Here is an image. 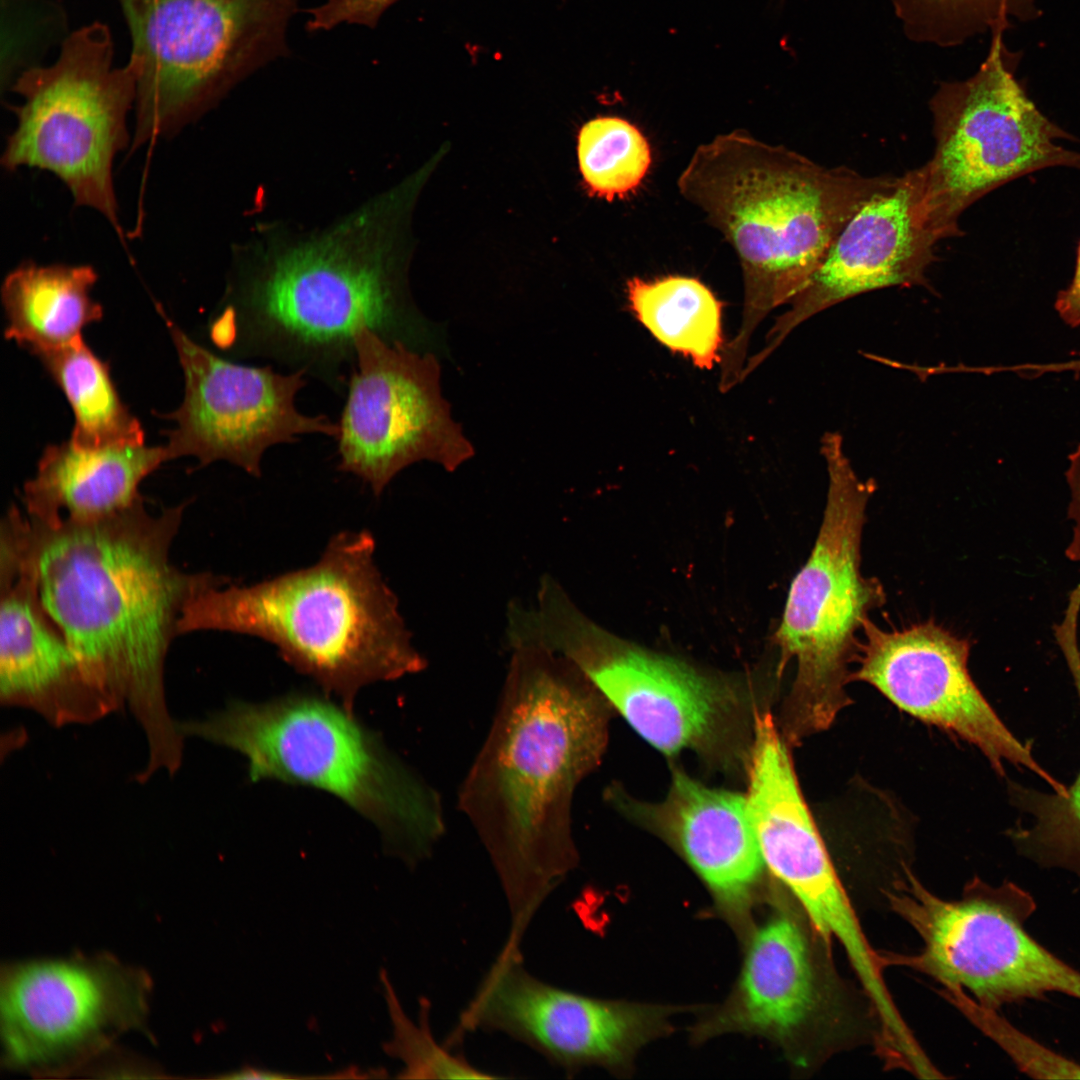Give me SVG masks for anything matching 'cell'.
<instances>
[{
  "label": "cell",
  "mask_w": 1080,
  "mask_h": 1080,
  "mask_svg": "<svg viewBox=\"0 0 1080 1080\" xmlns=\"http://www.w3.org/2000/svg\"><path fill=\"white\" fill-rule=\"evenodd\" d=\"M97 278L89 265L20 264L1 286L5 337L36 355L82 340V329L103 316L90 295Z\"/></svg>",
  "instance_id": "cell-23"
},
{
  "label": "cell",
  "mask_w": 1080,
  "mask_h": 1080,
  "mask_svg": "<svg viewBox=\"0 0 1080 1080\" xmlns=\"http://www.w3.org/2000/svg\"><path fill=\"white\" fill-rule=\"evenodd\" d=\"M167 460L165 446L145 443L83 448L69 440L50 445L24 486L26 514L46 524L113 516L142 499L140 483Z\"/></svg>",
  "instance_id": "cell-22"
},
{
  "label": "cell",
  "mask_w": 1080,
  "mask_h": 1080,
  "mask_svg": "<svg viewBox=\"0 0 1080 1080\" xmlns=\"http://www.w3.org/2000/svg\"><path fill=\"white\" fill-rule=\"evenodd\" d=\"M113 59L111 32L96 21L70 32L52 64L22 72L9 88L22 103L0 160L8 171L53 173L76 206L99 212L122 237L113 162L129 145L137 76L129 60Z\"/></svg>",
  "instance_id": "cell-9"
},
{
  "label": "cell",
  "mask_w": 1080,
  "mask_h": 1080,
  "mask_svg": "<svg viewBox=\"0 0 1080 1080\" xmlns=\"http://www.w3.org/2000/svg\"><path fill=\"white\" fill-rule=\"evenodd\" d=\"M0 594L2 705L32 710L57 728L118 710L86 676L25 568L0 562Z\"/></svg>",
  "instance_id": "cell-20"
},
{
  "label": "cell",
  "mask_w": 1080,
  "mask_h": 1080,
  "mask_svg": "<svg viewBox=\"0 0 1080 1080\" xmlns=\"http://www.w3.org/2000/svg\"><path fill=\"white\" fill-rule=\"evenodd\" d=\"M1041 371L1044 373H1059V372H1074L1080 373V359L1069 360L1065 362L1057 363H1043L1040 366Z\"/></svg>",
  "instance_id": "cell-36"
},
{
  "label": "cell",
  "mask_w": 1080,
  "mask_h": 1080,
  "mask_svg": "<svg viewBox=\"0 0 1080 1080\" xmlns=\"http://www.w3.org/2000/svg\"><path fill=\"white\" fill-rule=\"evenodd\" d=\"M176 728L184 738L242 754L254 782L273 779L333 794L375 824L386 847L410 865L431 856L445 834L438 791L327 697L232 702L202 719L176 720Z\"/></svg>",
  "instance_id": "cell-5"
},
{
  "label": "cell",
  "mask_w": 1080,
  "mask_h": 1080,
  "mask_svg": "<svg viewBox=\"0 0 1080 1080\" xmlns=\"http://www.w3.org/2000/svg\"><path fill=\"white\" fill-rule=\"evenodd\" d=\"M137 76L132 150L174 136L230 85L288 54L300 0H118Z\"/></svg>",
  "instance_id": "cell-8"
},
{
  "label": "cell",
  "mask_w": 1080,
  "mask_h": 1080,
  "mask_svg": "<svg viewBox=\"0 0 1080 1080\" xmlns=\"http://www.w3.org/2000/svg\"><path fill=\"white\" fill-rule=\"evenodd\" d=\"M1017 56L993 34L988 55L965 80L941 82L930 99L935 149L920 167L922 204L938 240L959 236L963 212L996 188L1055 166L1080 169L1073 137L1045 117L1014 77Z\"/></svg>",
  "instance_id": "cell-10"
},
{
  "label": "cell",
  "mask_w": 1080,
  "mask_h": 1080,
  "mask_svg": "<svg viewBox=\"0 0 1080 1080\" xmlns=\"http://www.w3.org/2000/svg\"><path fill=\"white\" fill-rule=\"evenodd\" d=\"M1055 309L1068 326L1072 328L1080 326V242L1074 276L1068 287L1058 293Z\"/></svg>",
  "instance_id": "cell-34"
},
{
  "label": "cell",
  "mask_w": 1080,
  "mask_h": 1080,
  "mask_svg": "<svg viewBox=\"0 0 1080 1080\" xmlns=\"http://www.w3.org/2000/svg\"><path fill=\"white\" fill-rule=\"evenodd\" d=\"M374 552L369 531H343L312 566L251 585H210L185 606L179 634L217 630L265 640L352 711L364 686L427 666Z\"/></svg>",
  "instance_id": "cell-4"
},
{
  "label": "cell",
  "mask_w": 1080,
  "mask_h": 1080,
  "mask_svg": "<svg viewBox=\"0 0 1080 1080\" xmlns=\"http://www.w3.org/2000/svg\"><path fill=\"white\" fill-rule=\"evenodd\" d=\"M821 453L828 472L822 523L806 563L791 582L776 644L781 665L794 659L789 732L800 739L828 729L851 704L846 686L869 613L886 600L882 584L860 571V548L873 480L855 473L842 436L826 432Z\"/></svg>",
  "instance_id": "cell-7"
},
{
  "label": "cell",
  "mask_w": 1080,
  "mask_h": 1080,
  "mask_svg": "<svg viewBox=\"0 0 1080 1080\" xmlns=\"http://www.w3.org/2000/svg\"><path fill=\"white\" fill-rule=\"evenodd\" d=\"M512 653L488 734L458 792L521 944L538 909L577 865L572 802L607 742V702L566 659Z\"/></svg>",
  "instance_id": "cell-2"
},
{
  "label": "cell",
  "mask_w": 1080,
  "mask_h": 1080,
  "mask_svg": "<svg viewBox=\"0 0 1080 1080\" xmlns=\"http://www.w3.org/2000/svg\"><path fill=\"white\" fill-rule=\"evenodd\" d=\"M832 946L792 912H780L754 934L733 1019L782 1042H805L822 1063L866 1040L878 1026L870 1003L838 974Z\"/></svg>",
  "instance_id": "cell-16"
},
{
  "label": "cell",
  "mask_w": 1080,
  "mask_h": 1080,
  "mask_svg": "<svg viewBox=\"0 0 1080 1080\" xmlns=\"http://www.w3.org/2000/svg\"><path fill=\"white\" fill-rule=\"evenodd\" d=\"M148 991L141 971L104 956L8 965L0 986L4 1064L71 1072L144 1024Z\"/></svg>",
  "instance_id": "cell-14"
},
{
  "label": "cell",
  "mask_w": 1080,
  "mask_h": 1080,
  "mask_svg": "<svg viewBox=\"0 0 1080 1080\" xmlns=\"http://www.w3.org/2000/svg\"><path fill=\"white\" fill-rule=\"evenodd\" d=\"M1080 703L1078 638L1059 643ZM1011 803L1026 817L1008 833L1019 854L1041 867L1061 868L1080 880V772L1064 791L1045 793L1017 782L1008 783Z\"/></svg>",
  "instance_id": "cell-26"
},
{
  "label": "cell",
  "mask_w": 1080,
  "mask_h": 1080,
  "mask_svg": "<svg viewBox=\"0 0 1080 1080\" xmlns=\"http://www.w3.org/2000/svg\"><path fill=\"white\" fill-rule=\"evenodd\" d=\"M399 0H327L309 8L306 27L310 32L331 30L341 24L377 26L382 15Z\"/></svg>",
  "instance_id": "cell-32"
},
{
  "label": "cell",
  "mask_w": 1080,
  "mask_h": 1080,
  "mask_svg": "<svg viewBox=\"0 0 1080 1080\" xmlns=\"http://www.w3.org/2000/svg\"><path fill=\"white\" fill-rule=\"evenodd\" d=\"M62 389L75 416L71 441L83 448L143 444L144 431L121 401L108 365L83 339L37 354Z\"/></svg>",
  "instance_id": "cell-25"
},
{
  "label": "cell",
  "mask_w": 1080,
  "mask_h": 1080,
  "mask_svg": "<svg viewBox=\"0 0 1080 1080\" xmlns=\"http://www.w3.org/2000/svg\"><path fill=\"white\" fill-rule=\"evenodd\" d=\"M629 306L664 346L705 370L721 361L722 304L696 278L680 275L627 281Z\"/></svg>",
  "instance_id": "cell-24"
},
{
  "label": "cell",
  "mask_w": 1080,
  "mask_h": 1080,
  "mask_svg": "<svg viewBox=\"0 0 1080 1080\" xmlns=\"http://www.w3.org/2000/svg\"><path fill=\"white\" fill-rule=\"evenodd\" d=\"M885 898L922 946L912 956L880 957L882 966L912 967L996 1010L1055 992L1080 1000V972L1027 933L1036 903L1015 883L993 886L975 878L959 899L946 900L906 870Z\"/></svg>",
  "instance_id": "cell-11"
},
{
  "label": "cell",
  "mask_w": 1080,
  "mask_h": 1080,
  "mask_svg": "<svg viewBox=\"0 0 1080 1080\" xmlns=\"http://www.w3.org/2000/svg\"><path fill=\"white\" fill-rule=\"evenodd\" d=\"M222 1079L231 1080H283V1079H297V1078H329L328 1075H295L287 1072L257 1068L252 1066H243L237 1070L230 1071L226 1074L219 1076Z\"/></svg>",
  "instance_id": "cell-35"
},
{
  "label": "cell",
  "mask_w": 1080,
  "mask_h": 1080,
  "mask_svg": "<svg viewBox=\"0 0 1080 1080\" xmlns=\"http://www.w3.org/2000/svg\"><path fill=\"white\" fill-rule=\"evenodd\" d=\"M2 1L1 88L9 91L24 71L70 34L61 5L51 0Z\"/></svg>",
  "instance_id": "cell-30"
},
{
  "label": "cell",
  "mask_w": 1080,
  "mask_h": 1080,
  "mask_svg": "<svg viewBox=\"0 0 1080 1080\" xmlns=\"http://www.w3.org/2000/svg\"><path fill=\"white\" fill-rule=\"evenodd\" d=\"M388 1015L391 1022V1038L383 1044V1051L403 1064L397 1077L400 1079H494L501 1078L468 1062L462 1055L453 1054L444 1044L441 1046L433 1036L429 1025L430 1003L420 1000L418 1024L404 1011L396 991L385 970L380 972Z\"/></svg>",
  "instance_id": "cell-29"
},
{
  "label": "cell",
  "mask_w": 1080,
  "mask_h": 1080,
  "mask_svg": "<svg viewBox=\"0 0 1080 1080\" xmlns=\"http://www.w3.org/2000/svg\"><path fill=\"white\" fill-rule=\"evenodd\" d=\"M167 324L185 379L183 402L169 415L176 422L165 445L169 460L193 456L201 465L224 460L259 477L269 448L309 434L337 437L338 422L296 406L307 384L305 372L227 360Z\"/></svg>",
  "instance_id": "cell-15"
},
{
  "label": "cell",
  "mask_w": 1080,
  "mask_h": 1080,
  "mask_svg": "<svg viewBox=\"0 0 1080 1080\" xmlns=\"http://www.w3.org/2000/svg\"><path fill=\"white\" fill-rule=\"evenodd\" d=\"M861 632L864 641L851 680L870 684L906 713L974 745L1000 776L1009 762L1033 772L1054 792L1065 789L974 683L968 669L969 640L933 621L884 630L868 618Z\"/></svg>",
  "instance_id": "cell-17"
},
{
  "label": "cell",
  "mask_w": 1080,
  "mask_h": 1080,
  "mask_svg": "<svg viewBox=\"0 0 1080 1080\" xmlns=\"http://www.w3.org/2000/svg\"><path fill=\"white\" fill-rule=\"evenodd\" d=\"M949 998L986 1036L993 1040L1017 1068L1035 1079H1080V1063L1034 1040L998 1013L981 1005L961 990H947Z\"/></svg>",
  "instance_id": "cell-31"
},
{
  "label": "cell",
  "mask_w": 1080,
  "mask_h": 1080,
  "mask_svg": "<svg viewBox=\"0 0 1080 1080\" xmlns=\"http://www.w3.org/2000/svg\"><path fill=\"white\" fill-rule=\"evenodd\" d=\"M892 177L821 166L742 129L696 148L679 193L733 247L743 279L741 323L720 361L723 391L742 382L760 323L806 285L847 221Z\"/></svg>",
  "instance_id": "cell-3"
},
{
  "label": "cell",
  "mask_w": 1080,
  "mask_h": 1080,
  "mask_svg": "<svg viewBox=\"0 0 1080 1080\" xmlns=\"http://www.w3.org/2000/svg\"><path fill=\"white\" fill-rule=\"evenodd\" d=\"M1069 466L1065 477L1070 490L1068 518L1073 521L1072 538L1065 555L1074 562H1080V444L1068 456Z\"/></svg>",
  "instance_id": "cell-33"
},
{
  "label": "cell",
  "mask_w": 1080,
  "mask_h": 1080,
  "mask_svg": "<svg viewBox=\"0 0 1080 1080\" xmlns=\"http://www.w3.org/2000/svg\"><path fill=\"white\" fill-rule=\"evenodd\" d=\"M578 161L586 186L608 201L635 191L651 166V149L643 133L614 116L588 121L578 135Z\"/></svg>",
  "instance_id": "cell-28"
},
{
  "label": "cell",
  "mask_w": 1080,
  "mask_h": 1080,
  "mask_svg": "<svg viewBox=\"0 0 1080 1080\" xmlns=\"http://www.w3.org/2000/svg\"><path fill=\"white\" fill-rule=\"evenodd\" d=\"M184 505L131 508L87 523L46 524L11 506L1 522L0 553L35 579L41 602L88 679L118 710L129 707L146 737L140 777L173 776L184 737L167 708L164 666L189 600L229 581L186 573L170 560Z\"/></svg>",
  "instance_id": "cell-1"
},
{
  "label": "cell",
  "mask_w": 1080,
  "mask_h": 1080,
  "mask_svg": "<svg viewBox=\"0 0 1080 1080\" xmlns=\"http://www.w3.org/2000/svg\"><path fill=\"white\" fill-rule=\"evenodd\" d=\"M434 352L416 351L362 329L336 437L338 469L379 496L406 467L429 461L449 472L474 448L442 396Z\"/></svg>",
  "instance_id": "cell-13"
},
{
  "label": "cell",
  "mask_w": 1080,
  "mask_h": 1080,
  "mask_svg": "<svg viewBox=\"0 0 1080 1080\" xmlns=\"http://www.w3.org/2000/svg\"><path fill=\"white\" fill-rule=\"evenodd\" d=\"M362 329L420 352H434L438 338L381 265L318 246L280 258L239 290L212 321L211 337L231 356L303 371L341 394Z\"/></svg>",
  "instance_id": "cell-6"
},
{
  "label": "cell",
  "mask_w": 1080,
  "mask_h": 1080,
  "mask_svg": "<svg viewBox=\"0 0 1080 1080\" xmlns=\"http://www.w3.org/2000/svg\"><path fill=\"white\" fill-rule=\"evenodd\" d=\"M506 635L512 646L538 647L566 659L665 754L704 746L727 711L728 699L718 685L684 663L608 633L552 576L541 578L529 606H510Z\"/></svg>",
  "instance_id": "cell-12"
},
{
  "label": "cell",
  "mask_w": 1080,
  "mask_h": 1080,
  "mask_svg": "<svg viewBox=\"0 0 1080 1080\" xmlns=\"http://www.w3.org/2000/svg\"><path fill=\"white\" fill-rule=\"evenodd\" d=\"M656 815L720 904L742 910L765 866L746 798L676 772Z\"/></svg>",
  "instance_id": "cell-21"
},
{
  "label": "cell",
  "mask_w": 1080,
  "mask_h": 1080,
  "mask_svg": "<svg viewBox=\"0 0 1080 1080\" xmlns=\"http://www.w3.org/2000/svg\"><path fill=\"white\" fill-rule=\"evenodd\" d=\"M656 1012L563 989L530 974L521 948L503 945L445 1044L465 1033L501 1032L567 1075L617 1067L651 1033Z\"/></svg>",
  "instance_id": "cell-18"
},
{
  "label": "cell",
  "mask_w": 1080,
  "mask_h": 1080,
  "mask_svg": "<svg viewBox=\"0 0 1080 1080\" xmlns=\"http://www.w3.org/2000/svg\"><path fill=\"white\" fill-rule=\"evenodd\" d=\"M920 168L893 176L844 225L806 285L749 358L747 377L804 321L852 297L893 286L931 288L926 272L939 241L922 204Z\"/></svg>",
  "instance_id": "cell-19"
},
{
  "label": "cell",
  "mask_w": 1080,
  "mask_h": 1080,
  "mask_svg": "<svg viewBox=\"0 0 1080 1080\" xmlns=\"http://www.w3.org/2000/svg\"><path fill=\"white\" fill-rule=\"evenodd\" d=\"M904 34L913 42L955 47L985 32L1002 34L1011 17L1039 15L1034 0H890Z\"/></svg>",
  "instance_id": "cell-27"
}]
</instances>
